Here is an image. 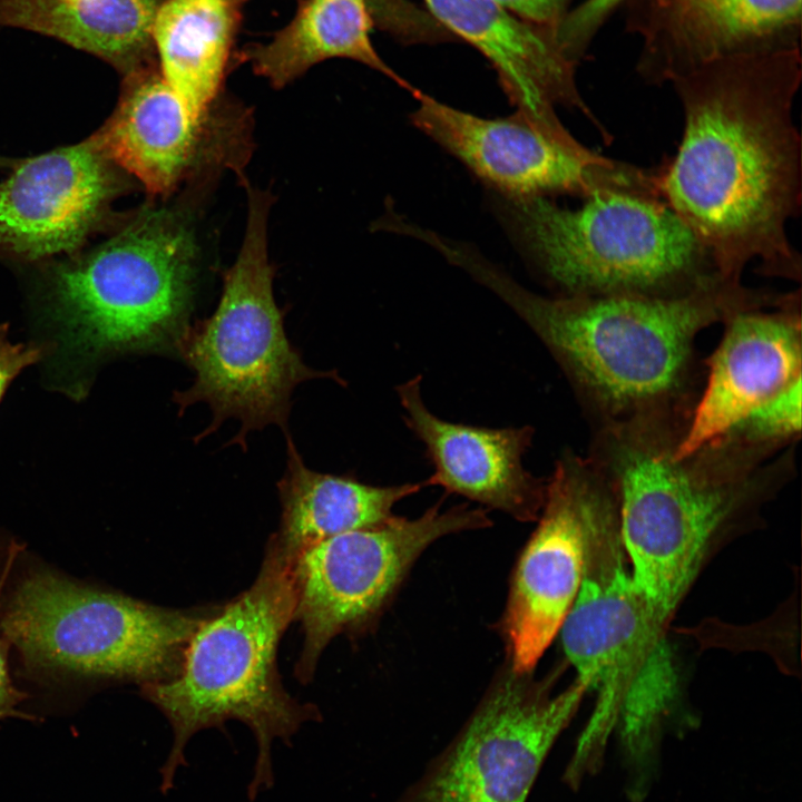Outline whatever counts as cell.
Here are the masks:
<instances>
[{
    "label": "cell",
    "instance_id": "cell-1",
    "mask_svg": "<svg viewBox=\"0 0 802 802\" xmlns=\"http://www.w3.org/2000/svg\"><path fill=\"white\" fill-rule=\"evenodd\" d=\"M801 75L794 48L720 59L671 82L684 130L655 184L723 277L741 281L756 262L759 274L801 282V255L786 233L801 209L792 114Z\"/></svg>",
    "mask_w": 802,
    "mask_h": 802
},
{
    "label": "cell",
    "instance_id": "cell-2",
    "mask_svg": "<svg viewBox=\"0 0 802 802\" xmlns=\"http://www.w3.org/2000/svg\"><path fill=\"white\" fill-rule=\"evenodd\" d=\"M444 257L534 332L566 376L590 428L688 422L705 379L696 349L700 333L737 312L776 307L789 296L723 276L679 296H545L464 243H450Z\"/></svg>",
    "mask_w": 802,
    "mask_h": 802
},
{
    "label": "cell",
    "instance_id": "cell-3",
    "mask_svg": "<svg viewBox=\"0 0 802 802\" xmlns=\"http://www.w3.org/2000/svg\"><path fill=\"white\" fill-rule=\"evenodd\" d=\"M687 422L591 428L587 457L612 488L634 583L668 627L712 558L759 527L793 480L796 443H760L728 431L678 457Z\"/></svg>",
    "mask_w": 802,
    "mask_h": 802
},
{
    "label": "cell",
    "instance_id": "cell-4",
    "mask_svg": "<svg viewBox=\"0 0 802 802\" xmlns=\"http://www.w3.org/2000/svg\"><path fill=\"white\" fill-rule=\"evenodd\" d=\"M666 629L634 583L617 500L600 481L587 510L581 581L559 630L576 678L596 694L561 776L569 789L578 790L598 773L616 732L625 794L642 802L651 792L664 736L685 714L681 674Z\"/></svg>",
    "mask_w": 802,
    "mask_h": 802
},
{
    "label": "cell",
    "instance_id": "cell-5",
    "mask_svg": "<svg viewBox=\"0 0 802 802\" xmlns=\"http://www.w3.org/2000/svg\"><path fill=\"white\" fill-rule=\"evenodd\" d=\"M221 606L169 608L69 576L0 534V637L13 674L49 692L168 682Z\"/></svg>",
    "mask_w": 802,
    "mask_h": 802
},
{
    "label": "cell",
    "instance_id": "cell-6",
    "mask_svg": "<svg viewBox=\"0 0 802 802\" xmlns=\"http://www.w3.org/2000/svg\"><path fill=\"white\" fill-rule=\"evenodd\" d=\"M198 258L188 215L150 204L88 253L52 265L40 295L41 344L62 390L81 398L111 358L175 352L189 325Z\"/></svg>",
    "mask_w": 802,
    "mask_h": 802
},
{
    "label": "cell",
    "instance_id": "cell-7",
    "mask_svg": "<svg viewBox=\"0 0 802 802\" xmlns=\"http://www.w3.org/2000/svg\"><path fill=\"white\" fill-rule=\"evenodd\" d=\"M291 564L272 535L254 583L203 622L186 648L178 676L139 686L174 732L172 752L162 769L163 791L170 789L193 734L237 720L257 742L250 788L255 795L272 784L273 740L287 741L305 722L320 720L315 705L302 704L287 693L277 668L278 644L294 620Z\"/></svg>",
    "mask_w": 802,
    "mask_h": 802
},
{
    "label": "cell",
    "instance_id": "cell-8",
    "mask_svg": "<svg viewBox=\"0 0 802 802\" xmlns=\"http://www.w3.org/2000/svg\"><path fill=\"white\" fill-rule=\"evenodd\" d=\"M500 214L555 295L679 296L722 276L656 195L606 190L577 209L549 197H500Z\"/></svg>",
    "mask_w": 802,
    "mask_h": 802
},
{
    "label": "cell",
    "instance_id": "cell-9",
    "mask_svg": "<svg viewBox=\"0 0 802 802\" xmlns=\"http://www.w3.org/2000/svg\"><path fill=\"white\" fill-rule=\"evenodd\" d=\"M248 212L238 255L225 272L214 313L188 325L175 352L194 371L195 380L173 401L179 413L196 402L213 412L212 423L195 438L207 437L228 418L241 422L231 441L246 447V434L268 424L287 433L291 395L300 383L315 378L344 381L336 371L307 366L288 341L284 312L273 294L274 268L268 260L267 218L271 195L245 186Z\"/></svg>",
    "mask_w": 802,
    "mask_h": 802
},
{
    "label": "cell",
    "instance_id": "cell-10",
    "mask_svg": "<svg viewBox=\"0 0 802 802\" xmlns=\"http://www.w3.org/2000/svg\"><path fill=\"white\" fill-rule=\"evenodd\" d=\"M560 668L544 678L501 669L454 737L393 802H526L587 687L560 692Z\"/></svg>",
    "mask_w": 802,
    "mask_h": 802
},
{
    "label": "cell",
    "instance_id": "cell-11",
    "mask_svg": "<svg viewBox=\"0 0 802 802\" xmlns=\"http://www.w3.org/2000/svg\"><path fill=\"white\" fill-rule=\"evenodd\" d=\"M489 526L486 509L467 503L442 509L437 503L419 517L394 516L301 551L291 564L294 620L303 633L295 677L302 684L311 682L334 637L358 634L371 624L434 541Z\"/></svg>",
    "mask_w": 802,
    "mask_h": 802
},
{
    "label": "cell",
    "instance_id": "cell-12",
    "mask_svg": "<svg viewBox=\"0 0 802 802\" xmlns=\"http://www.w3.org/2000/svg\"><path fill=\"white\" fill-rule=\"evenodd\" d=\"M412 124L458 158L501 198L570 194L588 198L606 190L658 195L655 174L608 159L573 135L558 136L522 114L482 118L415 89Z\"/></svg>",
    "mask_w": 802,
    "mask_h": 802
},
{
    "label": "cell",
    "instance_id": "cell-13",
    "mask_svg": "<svg viewBox=\"0 0 802 802\" xmlns=\"http://www.w3.org/2000/svg\"><path fill=\"white\" fill-rule=\"evenodd\" d=\"M251 118L241 108L215 102L194 119L160 71L141 67L127 74L114 113L90 138L151 197L166 198L184 184L225 169L244 182Z\"/></svg>",
    "mask_w": 802,
    "mask_h": 802
},
{
    "label": "cell",
    "instance_id": "cell-14",
    "mask_svg": "<svg viewBox=\"0 0 802 802\" xmlns=\"http://www.w3.org/2000/svg\"><path fill=\"white\" fill-rule=\"evenodd\" d=\"M599 473L587 456L564 450L546 479L538 525L510 585L501 633L508 665L532 672L559 633L579 589L587 510Z\"/></svg>",
    "mask_w": 802,
    "mask_h": 802
},
{
    "label": "cell",
    "instance_id": "cell-15",
    "mask_svg": "<svg viewBox=\"0 0 802 802\" xmlns=\"http://www.w3.org/2000/svg\"><path fill=\"white\" fill-rule=\"evenodd\" d=\"M11 169L0 183V250L25 261L74 254L129 187L90 137Z\"/></svg>",
    "mask_w": 802,
    "mask_h": 802
},
{
    "label": "cell",
    "instance_id": "cell-16",
    "mask_svg": "<svg viewBox=\"0 0 802 802\" xmlns=\"http://www.w3.org/2000/svg\"><path fill=\"white\" fill-rule=\"evenodd\" d=\"M802 0H627L638 74L662 85L710 62L800 48Z\"/></svg>",
    "mask_w": 802,
    "mask_h": 802
},
{
    "label": "cell",
    "instance_id": "cell-17",
    "mask_svg": "<svg viewBox=\"0 0 802 802\" xmlns=\"http://www.w3.org/2000/svg\"><path fill=\"white\" fill-rule=\"evenodd\" d=\"M723 325L718 345L704 359V383L678 457L726 433L802 378L800 288L776 307L744 310Z\"/></svg>",
    "mask_w": 802,
    "mask_h": 802
},
{
    "label": "cell",
    "instance_id": "cell-18",
    "mask_svg": "<svg viewBox=\"0 0 802 802\" xmlns=\"http://www.w3.org/2000/svg\"><path fill=\"white\" fill-rule=\"evenodd\" d=\"M422 375L398 384L395 393L407 428L423 444L438 486L516 520H537L546 497V479L524 466L532 446L531 426L488 428L451 422L434 414L422 397Z\"/></svg>",
    "mask_w": 802,
    "mask_h": 802
},
{
    "label": "cell",
    "instance_id": "cell-19",
    "mask_svg": "<svg viewBox=\"0 0 802 802\" xmlns=\"http://www.w3.org/2000/svg\"><path fill=\"white\" fill-rule=\"evenodd\" d=\"M444 26L483 53L516 107L540 128L570 134L558 119L557 106L586 116L609 140V134L580 96L575 67L555 39V30L517 18L493 0H424Z\"/></svg>",
    "mask_w": 802,
    "mask_h": 802
},
{
    "label": "cell",
    "instance_id": "cell-20",
    "mask_svg": "<svg viewBox=\"0 0 802 802\" xmlns=\"http://www.w3.org/2000/svg\"><path fill=\"white\" fill-rule=\"evenodd\" d=\"M285 436L286 468L276 485L282 514L273 536L292 561L316 542L389 521L398 502L426 487L423 481L373 486L350 475L314 471Z\"/></svg>",
    "mask_w": 802,
    "mask_h": 802
},
{
    "label": "cell",
    "instance_id": "cell-21",
    "mask_svg": "<svg viewBox=\"0 0 802 802\" xmlns=\"http://www.w3.org/2000/svg\"><path fill=\"white\" fill-rule=\"evenodd\" d=\"M243 0H164L151 30L160 74L194 119L216 102Z\"/></svg>",
    "mask_w": 802,
    "mask_h": 802
},
{
    "label": "cell",
    "instance_id": "cell-22",
    "mask_svg": "<svg viewBox=\"0 0 802 802\" xmlns=\"http://www.w3.org/2000/svg\"><path fill=\"white\" fill-rule=\"evenodd\" d=\"M164 0H0V26L57 38L127 74L141 68Z\"/></svg>",
    "mask_w": 802,
    "mask_h": 802
},
{
    "label": "cell",
    "instance_id": "cell-23",
    "mask_svg": "<svg viewBox=\"0 0 802 802\" xmlns=\"http://www.w3.org/2000/svg\"><path fill=\"white\" fill-rule=\"evenodd\" d=\"M371 26L368 0H304L285 28L268 43L247 50L245 58L275 88L317 62L339 57L362 62L413 92L375 51Z\"/></svg>",
    "mask_w": 802,
    "mask_h": 802
},
{
    "label": "cell",
    "instance_id": "cell-24",
    "mask_svg": "<svg viewBox=\"0 0 802 802\" xmlns=\"http://www.w3.org/2000/svg\"><path fill=\"white\" fill-rule=\"evenodd\" d=\"M801 387L802 379H799L728 431L751 441L779 447L798 443L801 436Z\"/></svg>",
    "mask_w": 802,
    "mask_h": 802
},
{
    "label": "cell",
    "instance_id": "cell-25",
    "mask_svg": "<svg viewBox=\"0 0 802 802\" xmlns=\"http://www.w3.org/2000/svg\"><path fill=\"white\" fill-rule=\"evenodd\" d=\"M627 0H585L567 12L555 31L565 56L576 65L585 55L597 31Z\"/></svg>",
    "mask_w": 802,
    "mask_h": 802
},
{
    "label": "cell",
    "instance_id": "cell-26",
    "mask_svg": "<svg viewBox=\"0 0 802 802\" xmlns=\"http://www.w3.org/2000/svg\"><path fill=\"white\" fill-rule=\"evenodd\" d=\"M7 324L0 325V401L16 376L22 370L45 360L46 348L41 343H13L8 338Z\"/></svg>",
    "mask_w": 802,
    "mask_h": 802
},
{
    "label": "cell",
    "instance_id": "cell-27",
    "mask_svg": "<svg viewBox=\"0 0 802 802\" xmlns=\"http://www.w3.org/2000/svg\"><path fill=\"white\" fill-rule=\"evenodd\" d=\"M532 25L556 30L571 0H493Z\"/></svg>",
    "mask_w": 802,
    "mask_h": 802
},
{
    "label": "cell",
    "instance_id": "cell-28",
    "mask_svg": "<svg viewBox=\"0 0 802 802\" xmlns=\"http://www.w3.org/2000/svg\"><path fill=\"white\" fill-rule=\"evenodd\" d=\"M30 698V694L18 687L12 676L9 646L0 637V720L16 717L32 720L19 707Z\"/></svg>",
    "mask_w": 802,
    "mask_h": 802
},
{
    "label": "cell",
    "instance_id": "cell-29",
    "mask_svg": "<svg viewBox=\"0 0 802 802\" xmlns=\"http://www.w3.org/2000/svg\"><path fill=\"white\" fill-rule=\"evenodd\" d=\"M19 159H12L0 156V168H12Z\"/></svg>",
    "mask_w": 802,
    "mask_h": 802
}]
</instances>
